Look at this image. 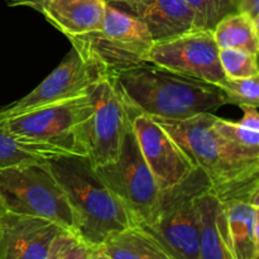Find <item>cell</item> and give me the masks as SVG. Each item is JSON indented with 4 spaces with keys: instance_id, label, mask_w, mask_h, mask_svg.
Masks as SVG:
<instances>
[{
    "instance_id": "cell-16",
    "label": "cell",
    "mask_w": 259,
    "mask_h": 259,
    "mask_svg": "<svg viewBox=\"0 0 259 259\" xmlns=\"http://www.w3.org/2000/svg\"><path fill=\"white\" fill-rule=\"evenodd\" d=\"M229 180L259 174V132L215 115L212 123ZM228 180V181H229Z\"/></svg>"
},
{
    "instance_id": "cell-24",
    "label": "cell",
    "mask_w": 259,
    "mask_h": 259,
    "mask_svg": "<svg viewBox=\"0 0 259 259\" xmlns=\"http://www.w3.org/2000/svg\"><path fill=\"white\" fill-rule=\"evenodd\" d=\"M224 93L228 104L233 105H259V76L247 78L225 77L218 83Z\"/></svg>"
},
{
    "instance_id": "cell-7",
    "label": "cell",
    "mask_w": 259,
    "mask_h": 259,
    "mask_svg": "<svg viewBox=\"0 0 259 259\" xmlns=\"http://www.w3.org/2000/svg\"><path fill=\"white\" fill-rule=\"evenodd\" d=\"M95 172L125 206L134 224L146 225L151 222L161 190L142 156L132 126L124 136L116 158L96 167Z\"/></svg>"
},
{
    "instance_id": "cell-15",
    "label": "cell",
    "mask_w": 259,
    "mask_h": 259,
    "mask_svg": "<svg viewBox=\"0 0 259 259\" xmlns=\"http://www.w3.org/2000/svg\"><path fill=\"white\" fill-rule=\"evenodd\" d=\"M141 20L153 42L201 29L196 14L185 0H138L124 4H110Z\"/></svg>"
},
{
    "instance_id": "cell-17",
    "label": "cell",
    "mask_w": 259,
    "mask_h": 259,
    "mask_svg": "<svg viewBox=\"0 0 259 259\" xmlns=\"http://www.w3.org/2000/svg\"><path fill=\"white\" fill-rule=\"evenodd\" d=\"M50 24L68 39L101 28L106 12L105 0H45L38 8Z\"/></svg>"
},
{
    "instance_id": "cell-29",
    "label": "cell",
    "mask_w": 259,
    "mask_h": 259,
    "mask_svg": "<svg viewBox=\"0 0 259 259\" xmlns=\"http://www.w3.org/2000/svg\"><path fill=\"white\" fill-rule=\"evenodd\" d=\"M89 259H110V258H109L108 255H106L105 253L100 249V248L96 247V248H93V249H91V253H90V255H89Z\"/></svg>"
},
{
    "instance_id": "cell-26",
    "label": "cell",
    "mask_w": 259,
    "mask_h": 259,
    "mask_svg": "<svg viewBox=\"0 0 259 259\" xmlns=\"http://www.w3.org/2000/svg\"><path fill=\"white\" fill-rule=\"evenodd\" d=\"M243 110V118L240 119L239 123L244 126L253 129V131L259 132V114L258 106L253 105H240Z\"/></svg>"
},
{
    "instance_id": "cell-9",
    "label": "cell",
    "mask_w": 259,
    "mask_h": 259,
    "mask_svg": "<svg viewBox=\"0 0 259 259\" xmlns=\"http://www.w3.org/2000/svg\"><path fill=\"white\" fill-rule=\"evenodd\" d=\"M227 225L234 259L259 258V174L237 177L211 186Z\"/></svg>"
},
{
    "instance_id": "cell-30",
    "label": "cell",
    "mask_w": 259,
    "mask_h": 259,
    "mask_svg": "<svg viewBox=\"0 0 259 259\" xmlns=\"http://www.w3.org/2000/svg\"><path fill=\"white\" fill-rule=\"evenodd\" d=\"M108 4H124V3H134L138 0H105Z\"/></svg>"
},
{
    "instance_id": "cell-28",
    "label": "cell",
    "mask_w": 259,
    "mask_h": 259,
    "mask_svg": "<svg viewBox=\"0 0 259 259\" xmlns=\"http://www.w3.org/2000/svg\"><path fill=\"white\" fill-rule=\"evenodd\" d=\"M43 2L45 0H5V3L9 7H28L35 10H38V8Z\"/></svg>"
},
{
    "instance_id": "cell-1",
    "label": "cell",
    "mask_w": 259,
    "mask_h": 259,
    "mask_svg": "<svg viewBox=\"0 0 259 259\" xmlns=\"http://www.w3.org/2000/svg\"><path fill=\"white\" fill-rule=\"evenodd\" d=\"M129 110L161 120H184L227 105L219 86L177 75L152 63L110 76Z\"/></svg>"
},
{
    "instance_id": "cell-11",
    "label": "cell",
    "mask_w": 259,
    "mask_h": 259,
    "mask_svg": "<svg viewBox=\"0 0 259 259\" xmlns=\"http://www.w3.org/2000/svg\"><path fill=\"white\" fill-rule=\"evenodd\" d=\"M149 63L212 85L225 78L219 61V47L212 32L207 29H195L172 39L154 42Z\"/></svg>"
},
{
    "instance_id": "cell-23",
    "label": "cell",
    "mask_w": 259,
    "mask_h": 259,
    "mask_svg": "<svg viewBox=\"0 0 259 259\" xmlns=\"http://www.w3.org/2000/svg\"><path fill=\"white\" fill-rule=\"evenodd\" d=\"M196 14L201 29L212 30L227 15L238 13V0H185Z\"/></svg>"
},
{
    "instance_id": "cell-4",
    "label": "cell",
    "mask_w": 259,
    "mask_h": 259,
    "mask_svg": "<svg viewBox=\"0 0 259 259\" xmlns=\"http://www.w3.org/2000/svg\"><path fill=\"white\" fill-rule=\"evenodd\" d=\"M211 186L209 176L196 167L181 182L161 190L152 220L137 227L156 238L175 259H199L197 201Z\"/></svg>"
},
{
    "instance_id": "cell-22",
    "label": "cell",
    "mask_w": 259,
    "mask_h": 259,
    "mask_svg": "<svg viewBox=\"0 0 259 259\" xmlns=\"http://www.w3.org/2000/svg\"><path fill=\"white\" fill-rule=\"evenodd\" d=\"M219 61L225 77L247 78L259 76L258 55L237 48L219 50Z\"/></svg>"
},
{
    "instance_id": "cell-19",
    "label": "cell",
    "mask_w": 259,
    "mask_h": 259,
    "mask_svg": "<svg viewBox=\"0 0 259 259\" xmlns=\"http://www.w3.org/2000/svg\"><path fill=\"white\" fill-rule=\"evenodd\" d=\"M217 196L211 189L201 195L199 209V259H234L217 222Z\"/></svg>"
},
{
    "instance_id": "cell-18",
    "label": "cell",
    "mask_w": 259,
    "mask_h": 259,
    "mask_svg": "<svg viewBox=\"0 0 259 259\" xmlns=\"http://www.w3.org/2000/svg\"><path fill=\"white\" fill-rule=\"evenodd\" d=\"M99 248L110 259H175L156 238L137 225L111 235Z\"/></svg>"
},
{
    "instance_id": "cell-6",
    "label": "cell",
    "mask_w": 259,
    "mask_h": 259,
    "mask_svg": "<svg viewBox=\"0 0 259 259\" xmlns=\"http://www.w3.org/2000/svg\"><path fill=\"white\" fill-rule=\"evenodd\" d=\"M70 42L86 57L100 63L109 76L149 63L154 43L141 20L108 3L100 29L71 38Z\"/></svg>"
},
{
    "instance_id": "cell-25",
    "label": "cell",
    "mask_w": 259,
    "mask_h": 259,
    "mask_svg": "<svg viewBox=\"0 0 259 259\" xmlns=\"http://www.w3.org/2000/svg\"><path fill=\"white\" fill-rule=\"evenodd\" d=\"M93 247L76 237L72 232L62 230L53 239L47 259H89Z\"/></svg>"
},
{
    "instance_id": "cell-3",
    "label": "cell",
    "mask_w": 259,
    "mask_h": 259,
    "mask_svg": "<svg viewBox=\"0 0 259 259\" xmlns=\"http://www.w3.org/2000/svg\"><path fill=\"white\" fill-rule=\"evenodd\" d=\"M93 111L90 89L82 95L42 106L7 119L14 138L48 159L56 156L85 157L80 142V126Z\"/></svg>"
},
{
    "instance_id": "cell-13",
    "label": "cell",
    "mask_w": 259,
    "mask_h": 259,
    "mask_svg": "<svg viewBox=\"0 0 259 259\" xmlns=\"http://www.w3.org/2000/svg\"><path fill=\"white\" fill-rule=\"evenodd\" d=\"M214 119L212 113L199 114L184 120L154 119L171 134L192 163L209 176L212 186L229 180L219 141L212 128Z\"/></svg>"
},
{
    "instance_id": "cell-21",
    "label": "cell",
    "mask_w": 259,
    "mask_h": 259,
    "mask_svg": "<svg viewBox=\"0 0 259 259\" xmlns=\"http://www.w3.org/2000/svg\"><path fill=\"white\" fill-rule=\"evenodd\" d=\"M47 159V157L34 148L14 138L8 131L5 121L0 120V168Z\"/></svg>"
},
{
    "instance_id": "cell-12",
    "label": "cell",
    "mask_w": 259,
    "mask_h": 259,
    "mask_svg": "<svg viewBox=\"0 0 259 259\" xmlns=\"http://www.w3.org/2000/svg\"><path fill=\"white\" fill-rule=\"evenodd\" d=\"M128 115L142 156L159 190L179 184L196 168L171 134L153 118L129 109Z\"/></svg>"
},
{
    "instance_id": "cell-2",
    "label": "cell",
    "mask_w": 259,
    "mask_h": 259,
    "mask_svg": "<svg viewBox=\"0 0 259 259\" xmlns=\"http://www.w3.org/2000/svg\"><path fill=\"white\" fill-rule=\"evenodd\" d=\"M47 164L70 205L72 233L86 244L100 247L111 235L136 225L86 157L56 156Z\"/></svg>"
},
{
    "instance_id": "cell-5",
    "label": "cell",
    "mask_w": 259,
    "mask_h": 259,
    "mask_svg": "<svg viewBox=\"0 0 259 259\" xmlns=\"http://www.w3.org/2000/svg\"><path fill=\"white\" fill-rule=\"evenodd\" d=\"M0 206L12 214L50 220L72 232L70 205L47 161L0 168Z\"/></svg>"
},
{
    "instance_id": "cell-27",
    "label": "cell",
    "mask_w": 259,
    "mask_h": 259,
    "mask_svg": "<svg viewBox=\"0 0 259 259\" xmlns=\"http://www.w3.org/2000/svg\"><path fill=\"white\" fill-rule=\"evenodd\" d=\"M238 10L252 18L259 25V0H238Z\"/></svg>"
},
{
    "instance_id": "cell-8",
    "label": "cell",
    "mask_w": 259,
    "mask_h": 259,
    "mask_svg": "<svg viewBox=\"0 0 259 259\" xmlns=\"http://www.w3.org/2000/svg\"><path fill=\"white\" fill-rule=\"evenodd\" d=\"M93 111L80 126V142L94 168L116 158L131 126L128 109L110 76L90 88Z\"/></svg>"
},
{
    "instance_id": "cell-10",
    "label": "cell",
    "mask_w": 259,
    "mask_h": 259,
    "mask_svg": "<svg viewBox=\"0 0 259 259\" xmlns=\"http://www.w3.org/2000/svg\"><path fill=\"white\" fill-rule=\"evenodd\" d=\"M106 76L108 72L100 63L86 57L72 46L60 65L34 90L0 109V120L82 95Z\"/></svg>"
},
{
    "instance_id": "cell-20",
    "label": "cell",
    "mask_w": 259,
    "mask_h": 259,
    "mask_svg": "<svg viewBox=\"0 0 259 259\" xmlns=\"http://www.w3.org/2000/svg\"><path fill=\"white\" fill-rule=\"evenodd\" d=\"M259 25L244 13H233L223 18L211 30L219 50L237 48L253 55L259 52Z\"/></svg>"
},
{
    "instance_id": "cell-14",
    "label": "cell",
    "mask_w": 259,
    "mask_h": 259,
    "mask_svg": "<svg viewBox=\"0 0 259 259\" xmlns=\"http://www.w3.org/2000/svg\"><path fill=\"white\" fill-rule=\"evenodd\" d=\"M63 229L42 219L4 211L0 218V259H47Z\"/></svg>"
},
{
    "instance_id": "cell-31",
    "label": "cell",
    "mask_w": 259,
    "mask_h": 259,
    "mask_svg": "<svg viewBox=\"0 0 259 259\" xmlns=\"http://www.w3.org/2000/svg\"><path fill=\"white\" fill-rule=\"evenodd\" d=\"M3 212H4V210H3V209H2V206H0V218H2Z\"/></svg>"
}]
</instances>
